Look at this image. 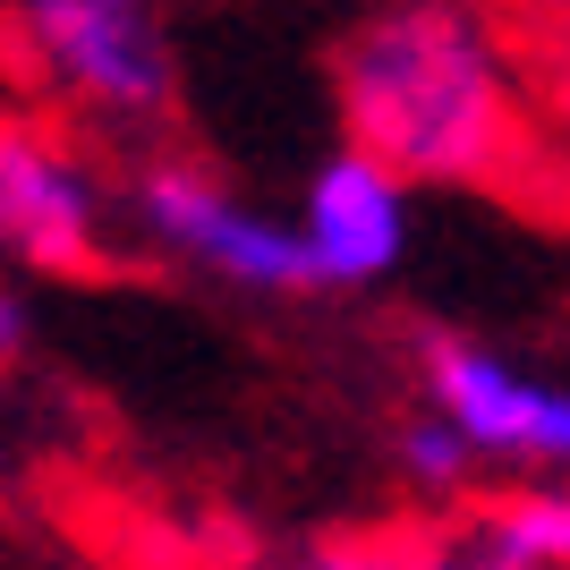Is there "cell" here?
I'll return each instance as SVG.
<instances>
[{"mask_svg":"<svg viewBox=\"0 0 570 570\" xmlns=\"http://www.w3.org/2000/svg\"><path fill=\"white\" fill-rule=\"evenodd\" d=\"M0 51L18 60L35 111L128 154L179 128V43L163 0H0Z\"/></svg>","mask_w":570,"mask_h":570,"instance_id":"cell-2","label":"cell"},{"mask_svg":"<svg viewBox=\"0 0 570 570\" xmlns=\"http://www.w3.org/2000/svg\"><path fill=\"white\" fill-rule=\"evenodd\" d=\"M417 375H426V409L476 452V469L570 476V383L460 333L417 341Z\"/></svg>","mask_w":570,"mask_h":570,"instance_id":"cell-5","label":"cell"},{"mask_svg":"<svg viewBox=\"0 0 570 570\" xmlns=\"http://www.w3.org/2000/svg\"><path fill=\"white\" fill-rule=\"evenodd\" d=\"M163 9H179V0H163Z\"/></svg>","mask_w":570,"mask_h":570,"instance_id":"cell-14","label":"cell"},{"mask_svg":"<svg viewBox=\"0 0 570 570\" xmlns=\"http://www.w3.org/2000/svg\"><path fill=\"white\" fill-rule=\"evenodd\" d=\"M119 256V179L69 119L0 102V264L86 282Z\"/></svg>","mask_w":570,"mask_h":570,"instance_id":"cell-4","label":"cell"},{"mask_svg":"<svg viewBox=\"0 0 570 570\" xmlns=\"http://www.w3.org/2000/svg\"><path fill=\"white\" fill-rule=\"evenodd\" d=\"M35 341H43L35 298H26V289H0V375H9V366H26V357H35Z\"/></svg>","mask_w":570,"mask_h":570,"instance_id":"cell-11","label":"cell"},{"mask_svg":"<svg viewBox=\"0 0 570 570\" xmlns=\"http://www.w3.org/2000/svg\"><path fill=\"white\" fill-rule=\"evenodd\" d=\"M401 570H494V562H485L469 537H443V546H409Z\"/></svg>","mask_w":570,"mask_h":570,"instance_id":"cell-12","label":"cell"},{"mask_svg":"<svg viewBox=\"0 0 570 570\" xmlns=\"http://www.w3.org/2000/svg\"><path fill=\"white\" fill-rule=\"evenodd\" d=\"M333 111L401 188H511L546 163L520 43L485 0H375L333 51Z\"/></svg>","mask_w":570,"mask_h":570,"instance_id":"cell-1","label":"cell"},{"mask_svg":"<svg viewBox=\"0 0 570 570\" xmlns=\"http://www.w3.org/2000/svg\"><path fill=\"white\" fill-rule=\"evenodd\" d=\"M409 196L417 188H401V179L383 163H366L357 145H333V154L307 170V196H298V214H289L315 289H383L392 282L409 264V238H417Z\"/></svg>","mask_w":570,"mask_h":570,"instance_id":"cell-6","label":"cell"},{"mask_svg":"<svg viewBox=\"0 0 570 570\" xmlns=\"http://www.w3.org/2000/svg\"><path fill=\"white\" fill-rule=\"evenodd\" d=\"M502 26H553V18H570V0H485Z\"/></svg>","mask_w":570,"mask_h":570,"instance_id":"cell-13","label":"cell"},{"mask_svg":"<svg viewBox=\"0 0 570 570\" xmlns=\"http://www.w3.org/2000/svg\"><path fill=\"white\" fill-rule=\"evenodd\" d=\"M401 537H315V546H298V553H282L273 570H401Z\"/></svg>","mask_w":570,"mask_h":570,"instance_id":"cell-10","label":"cell"},{"mask_svg":"<svg viewBox=\"0 0 570 570\" xmlns=\"http://www.w3.org/2000/svg\"><path fill=\"white\" fill-rule=\"evenodd\" d=\"M119 230L137 238L145 256L179 264V273H196L214 289H238V298H307L315 289L289 214H264L256 196H238L214 163L170 154V145H145L128 163Z\"/></svg>","mask_w":570,"mask_h":570,"instance_id":"cell-3","label":"cell"},{"mask_svg":"<svg viewBox=\"0 0 570 570\" xmlns=\"http://www.w3.org/2000/svg\"><path fill=\"white\" fill-rule=\"evenodd\" d=\"M494 570H570V476H511L460 520Z\"/></svg>","mask_w":570,"mask_h":570,"instance_id":"cell-7","label":"cell"},{"mask_svg":"<svg viewBox=\"0 0 570 570\" xmlns=\"http://www.w3.org/2000/svg\"><path fill=\"white\" fill-rule=\"evenodd\" d=\"M528 69V111H537V154L553 170H570V18L553 26H511Z\"/></svg>","mask_w":570,"mask_h":570,"instance_id":"cell-8","label":"cell"},{"mask_svg":"<svg viewBox=\"0 0 570 570\" xmlns=\"http://www.w3.org/2000/svg\"><path fill=\"white\" fill-rule=\"evenodd\" d=\"M392 460H401V476H409V485H417L426 502H460V494L476 485V452L460 443L452 426H443V417H434V409H417V417L401 426Z\"/></svg>","mask_w":570,"mask_h":570,"instance_id":"cell-9","label":"cell"}]
</instances>
